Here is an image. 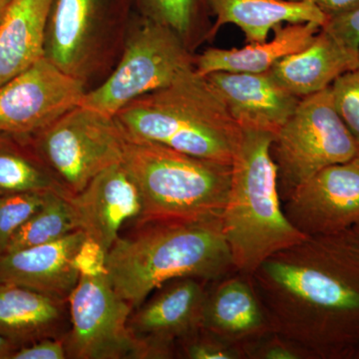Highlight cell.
I'll use <instances>...</instances> for the list:
<instances>
[{
	"instance_id": "obj_1",
	"label": "cell",
	"mask_w": 359,
	"mask_h": 359,
	"mask_svg": "<svg viewBox=\"0 0 359 359\" xmlns=\"http://www.w3.org/2000/svg\"><path fill=\"white\" fill-rule=\"evenodd\" d=\"M250 276L273 332L311 359H359V266L327 238L280 250Z\"/></svg>"
},
{
	"instance_id": "obj_2",
	"label": "cell",
	"mask_w": 359,
	"mask_h": 359,
	"mask_svg": "<svg viewBox=\"0 0 359 359\" xmlns=\"http://www.w3.org/2000/svg\"><path fill=\"white\" fill-rule=\"evenodd\" d=\"M108 280L134 309L170 280L214 282L236 271L222 218L132 224L108 250Z\"/></svg>"
},
{
	"instance_id": "obj_3",
	"label": "cell",
	"mask_w": 359,
	"mask_h": 359,
	"mask_svg": "<svg viewBox=\"0 0 359 359\" xmlns=\"http://www.w3.org/2000/svg\"><path fill=\"white\" fill-rule=\"evenodd\" d=\"M114 118L128 140L151 142L229 165L244 134L195 66L173 83L132 101Z\"/></svg>"
},
{
	"instance_id": "obj_4",
	"label": "cell",
	"mask_w": 359,
	"mask_h": 359,
	"mask_svg": "<svg viewBox=\"0 0 359 359\" xmlns=\"http://www.w3.org/2000/svg\"><path fill=\"white\" fill-rule=\"evenodd\" d=\"M243 131L222 226L236 271L252 275L269 257L308 238L283 211L271 155L275 135Z\"/></svg>"
},
{
	"instance_id": "obj_5",
	"label": "cell",
	"mask_w": 359,
	"mask_h": 359,
	"mask_svg": "<svg viewBox=\"0 0 359 359\" xmlns=\"http://www.w3.org/2000/svg\"><path fill=\"white\" fill-rule=\"evenodd\" d=\"M122 163L141 194L140 217L132 224L223 216L230 194L231 165L128 139Z\"/></svg>"
},
{
	"instance_id": "obj_6",
	"label": "cell",
	"mask_w": 359,
	"mask_h": 359,
	"mask_svg": "<svg viewBox=\"0 0 359 359\" xmlns=\"http://www.w3.org/2000/svg\"><path fill=\"white\" fill-rule=\"evenodd\" d=\"M358 154L353 135L335 109L330 87L304 97L271 145L283 204L320 170Z\"/></svg>"
},
{
	"instance_id": "obj_7",
	"label": "cell",
	"mask_w": 359,
	"mask_h": 359,
	"mask_svg": "<svg viewBox=\"0 0 359 359\" xmlns=\"http://www.w3.org/2000/svg\"><path fill=\"white\" fill-rule=\"evenodd\" d=\"M25 137L68 198L81 192L104 170L122 163L127 143L114 116L83 105Z\"/></svg>"
},
{
	"instance_id": "obj_8",
	"label": "cell",
	"mask_w": 359,
	"mask_h": 359,
	"mask_svg": "<svg viewBox=\"0 0 359 359\" xmlns=\"http://www.w3.org/2000/svg\"><path fill=\"white\" fill-rule=\"evenodd\" d=\"M195 66V54L165 26L139 15L112 73L92 90L81 105L115 116L132 101L173 83Z\"/></svg>"
},
{
	"instance_id": "obj_9",
	"label": "cell",
	"mask_w": 359,
	"mask_h": 359,
	"mask_svg": "<svg viewBox=\"0 0 359 359\" xmlns=\"http://www.w3.org/2000/svg\"><path fill=\"white\" fill-rule=\"evenodd\" d=\"M67 302V358L144 359L128 328L133 306L117 294L107 276H81Z\"/></svg>"
},
{
	"instance_id": "obj_10",
	"label": "cell",
	"mask_w": 359,
	"mask_h": 359,
	"mask_svg": "<svg viewBox=\"0 0 359 359\" xmlns=\"http://www.w3.org/2000/svg\"><path fill=\"white\" fill-rule=\"evenodd\" d=\"M132 0H53L45 33L44 57L86 85L105 48L107 32Z\"/></svg>"
},
{
	"instance_id": "obj_11",
	"label": "cell",
	"mask_w": 359,
	"mask_h": 359,
	"mask_svg": "<svg viewBox=\"0 0 359 359\" xmlns=\"http://www.w3.org/2000/svg\"><path fill=\"white\" fill-rule=\"evenodd\" d=\"M86 85L42 57L0 86V133H36L81 105Z\"/></svg>"
},
{
	"instance_id": "obj_12",
	"label": "cell",
	"mask_w": 359,
	"mask_h": 359,
	"mask_svg": "<svg viewBox=\"0 0 359 359\" xmlns=\"http://www.w3.org/2000/svg\"><path fill=\"white\" fill-rule=\"evenodd\" d=\"M209 283L195 278L170 280L134 309L128 328L144 359L176 358L180 340L203 327Z\"/></svg>"
},
{
	"instance_id": "obj_13",
	"label": "cell",
	"mask_w": 359,
	"mask_h": 359,
	"mask_svg": "<svg viewBox=\"0 0 359 359\" xmlns=\"http://www.w3.org/2000/svg\"><path fill=\"white\" fill-rule=\"evenodd\" d=\"M283 205L290 223L306 238L353 229L359 222V154L320 170Z\"/></svg>"
},
{
	"instance_id": "obj_14",
	"label": "cell",
	"mask_w": 359,
	"mask_h": 359,
	"mask_svg": "<svg viewBox=\"0 0 359 359\" xmlns=\"http://www.w3.org/2000/svg\"><path fill=\"white\" fill-rule=\"evenodd\" d=\"M78 230L109 250L127 222L140 217L142 199L136 182L123 163L104 170L77 195L68 198Z\"/></svg>"
},
{
	"instance_id": "obj_15",
	"label": "cell",
	"mask_w": 359,
	"mask_h": 359,
	"mask_svg": "<svg viewBox=\"0 0 359 359\" xmlns=\"http://www.w3.org/2000/svg\"><path fill=\"white\" fill-rule=\"evenodd\" d=\"M205 78L242 130L275 135L294 114L302 99L278 83L269 71H218Z\"/></svg>"
},
{
	"instance_id": "obj_16",
	"label": "cell",
	"mask_w": 359,
	"mask_h": 359,
	"mask_svg": "<svg viewBox=\"0 0 359 359\" xmlns=\"http://www.w3.org/2000/svg\"><path fill=\"white\" fill-rule=\"evenodd\" d=\"M203 327L244 353L247 347L273 332L252 276L236 271L210 282Z\"/></svg>"
},
{
	"instance_id": "obj_17",
	"label": "cell",
	"mask_w": 359,
	"mask_h": 359,
	"mask_svg": "<svg viewBox=\"0 0 359 359\" xmlns=\"http://www.w3.org/2000/svg\"><path fill=\"white\" fill-rule=\"evenodd\" d=\"M86 238L76 230L48 244L0 254V282L67 301L80 280L72 259Z\"/></svg>"
},
{
	"instance_id": "obj_18",
	"label": "cell",
	"mask_w": 359,
	"mask_h": 359,
	"mask_svg": "<svg viewBox=\"0 0 359 359\" xmlns=\"http://www.w3.org/2000/svg\"><path fill=\"white\" fill-rule=\"evenodd\" d=\"M70 325L67 301L22 285L0 282L2 337L21 347L41 339H63Z\"/></svg>"
},
{
	"instance_id": "obj_19",
	"label": "cell",
	"mask_w": 359,
	"mask_h": 359,
	"mask_svg": "<svg viewBox=\"0 0 359 359\" xmlns=\"http://www.w3.org/2000/svg\"><path fill=\"white\" fill-rule=\"evenodd\" d=\"M359 62V50L320 28L311 43L276 63L269 73L290 93L304 98L330 87Z\"/></svg>"
},
{
	"instance_id": "obj_20",
	"label": "cell",
	"mask_w": 359,
	"mask_h": 359,
	"mask_svg": "<svg viewBox=\"0 0 359 359\" xmlns=\"http://www.w3.org/2000/svg\"><path fill=\"white\" fill-rule=\"evenodd\" d=\"M320 28L313 22L285 23L276 26L271 40L247 43L241 48H208L195 55V69L203 76L218 71L269 72L283 59L308 47Z\"/></svg>"
},
{
	"instance_id": "obj_21",
	"label": "cell",
	"mask_w": 359,
	"mask_h": 359,
	"mask_svg": "<svg viewBox=\"0 0 359 359\" xmlns=\"http://www.w3.org/2000/svg\"><path fill=\"white\" fill-rule=\"evenodd\" d=\"M212 18L211 41L226 25L238 26L247 43L268 40L269 32L285 23L313 22L323 27L328 18L309 2L289 0H208Z\"/></svg>"
},
{
	"instance_id": "obj_22",
	"label": "cell",
	"mask_w": 359,
	"mask_h": 359,
	"mask_svg": "<svg viewBox=\"0 0 359 359\" xmlns=\"http://www.w3.org/2000/svg\"><path fill=\"white\" fill-rule=\"evenodd\" d=\"M53 0H13L0 20V86L44 57Z\"/></svg>"
},
{
	"instance_id": "obj_23",
	"label": "cell",
	"mask_w": 359,
	"mask_h": 359,
	"mask_svg": "<svg viewBox=\"0 0 359 359\" xmlns=\"http://www.w3.org/2000/svg\"><path fill=\"white\" fill-rule=\"evenodd\" d=\"M54 192L68 198L25 136L0 133V196Z\"/></svg>"
},
{
	"instance_id": "obj_24",
	"label": "cell",
	"mask_w": 359,
	"mask_h": 359,
	"mask_svg": "<svg viewBox=\"0 0 359 359\" xmlns=\"http://www.w3.org/2000/svg\"><path fill=\"white\" fill-rule=\"evenodd\" d=\"M141 18L169 28L195 52L211 41L212 13L208 0H132Z\"/></svg>"
},
{
	"instance_id": "obj_25",
	"label": "cell",
	"mask_w": 359,
	"mask_h": 359,
	"mask_svg": "<svg viewBox=\"0 0 359 359\" xmlns=\"http://www.w3.org/2000/svg\"><path fill=\"white\" fill-rule=\"evenodd\" d=\"M78 230L68 198L51 193L43 205L13 236L6 252L48 244Z\"/></svg>"
},
{
	"instance_id": "obj_26",
	"label": "cell",
	"mask_w": 359,
	"mask_h": 359,
	"mask_svg": "<svg viewBox=\"0 0 359 359\" xmlns=\"http://www.w3.org/2000/svg\"><path fill=\"white\" fill-rule=\"evenodd\" d=\"M54 192H29L0 196V254L13 236ZM57 194V193H56Z\"/></svg>"
},
{
	"instance_id": "obj_27",
	"label": "cell",
	"mask_w": 359,
	"mask_h": 359,
	"mask_svg": "<svg viewBox=\"0 0 359 359\" xmlns=\"http://www.w3.org/2000/svg\"><path fill=\"white\" fill-rule=\"evenodd\" d=\"M176 358L245 359L238 346L212 334L204 327L180 340L176 346Z\"/></svg>"
},
{
	"instance_id": "obj_28",
	"label": "cell",
	"mask_w": 359,
	"mask_h": 359,
	"mask_svg": "<svg viewBox=\"0 0 359 359\" xmlns=\"http://www.w3.org/2000/svg\"><path fill=\"white\" fill-rule=\"evenodd\" d=\"M330 92L335 109L353 135L359 150V62L330 85Z\"/></svg>"
},
{
	"instance_id": "obj_29",
	"label": "cell",
	"mask_w": 359,
	"mask_h": 359,
	"mask_svg": "<svg viewBox=\"0 0 359 359\" xmlns=\"http://www.w3.org/2000/svg\"><path fill=\"white\" fill-rule=\"evenodd\" d=\"M245 355V359H311L299 344L275 332L247 347Z\"/></svg>"
},
{
	"instance_id": "obj_30",
	"label": "cell",
	"mask_w": 359,
	"mask_h": 359,
	"mask_svg": "<svg viewBox=\"0 0 359 359\" xmlns=\"http://www.w3.org/2000/svg\"><path fill=\"white\" fill-rule=\"evenodd\" d=\"M108 252L93 238L86 237L80 244L72 259L73 268L84 278L107 276Z\"/></svg>"
},
{
	"instance_id": "obj_31",
	"label": "cell",
	"mask_w": 359,
	"mask_h": 359,
	"mask_svg": "<svg viewBox=\"0 0 359 359\" xmlns=\"http://www.w3.org/2000/svg\"><path fill=\"white\" fill-rule=\"evenodd\" d=\"M321 28L334 35L342 43L359 50V9L330 18Z\"/></svg>"
},
{
	"instance_id": "obj_32",
	"label": "cell",
	"mask_w": 359,
	"mask_h": 359,
	"mask_svg": "<svg viewBox=\"0 0 359 359\" xmlns=\"http://www.w3.org/2000/svg\"><path fill=\"white\" fill-rule=\"evenodd\" d=\"M65 337L39 340L21 346L11 359H66Z\"/></svg>"
},
{
	"instance_id": "obj_33",
	"label": "cell",
	"mask_w": 359,
	"mask_h": 359,
	"mask_svg": "<svg viewBox=\"0 0 359 359\" xmlns=\"http://www.w3.org/2000/svg\"><path fill=\"white\" fill-rule=\"evenodd\" d=\"M289 1L309 2L318 7L330 18L353 13L359 9V0H289Z\"/></svg>"
},
{
	"instance_id": "obj_34",
	"label": "cell",
	"mask_w": 359,
	"mask_h": 359,
	"mask_svg": "<svg viewBox=\"0 0 359 359\" xmlns=\"http://www.w3.org/2000/svg\"><path fill=\"white\" fill-rule=\"evenodd\" d=\"M327 238L342 252L359 266V233L353 229Z\"/></svg>"
},
{
	"instance_id": "obj_35",
	"label": "cell",
	"mask_w": 359,
	"mask_h": 359,
	"mask_svg": "<svg viewBox=\"0 0 359 359\" xmlns=\"http://www.w3.org/2000/svg\"><path fill=\"white\" fill-rule=\"evenodd\" d=\"M20 348L18 344L0 335V359H11L15 351Z\"/></svg>"
},
{
	"instance_id": "obj_36",
	"label": "cell",
	"mask_w": 359,
	"mask_h": 359,
	"mask_svg": "<svg viewBox=\"0 0 359 359\" xmlns=\"http://www.w3.org/2000/svg\"><path fill=\"white\" fill-rule=\"evenodd\" d=\"M13 0H0V20H1L2 15L6 13L7 7L11 4Z\"/></svg>"
},
{
	"instance_id": "obj_37",
	"label": "cell",
	"mask_w": 359,
	"mask_h": 359,
	"mask_svg": "<svg viewBox=\"0 0 359 359\" xmlns=\"http://www.w3.org/2000/svg\"><path fill=\"white\" fill-rule=\"evenodd\" d=\"M353 230H355L356 231H358L359 233V222L358 224H355V226H353Z\"/></svg>"
}]
</instances>
